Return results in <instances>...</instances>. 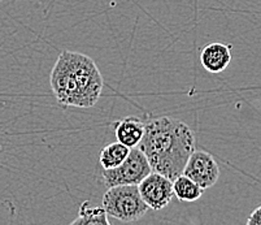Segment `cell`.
<instances>
[{
  "mask_svg": "<svg viewBox=\"0 0 261 225\" xmlns=\"http://www.w3.org/2000/svg\"><path fill=\"white\" fill-rule=\"evenodd\" d=\"M2 2H4V0H0V3H2Z\"/></svg>",
  "mask_w": 261,
  "mask_h": 225,
  "instance_id": "obj_13",
  "label": "cell"
},
{
  "mask_svg": "<svg viewBox=\"0 0 261 225\" xmlns=\"http://www.w3.org/2000/svg\"><path fill=\"white\" fill-rule=\"evenodd\" d=\"M72 225H109L108 215L103 206H91V202L85 201L81 203L78 216L73 220Z\"/></svg>",
  "mask_w": 261,
  "mask_h": 225,
  "instance_id": "obj_10",
  "label": "cell"
},
{
  "mask_svg": "<svg viewBox=\"0 0 261 225\" xmlns=\"http://www.w3.org/2000/svg\"><path fill=\"white\" fill-rule=\"evenodd\" d=\"M247 225H261V206L252 211V214L247 219Z\"/></svg>",
  "mask_w": 261,
  "mask_h": 225,
  "instance_id": "obj_12",
  "label": "cell"
},
{
  "mask_svg": "<svg viewBox=\"0 0 261 225\" xmlns=\"http://www.w3.org/2000/svg\"><path fill=\"white\" fill-rule=\"evenodd\" d=\"M113 127L117 141L130 148L138 146L144 133V122L133 116L118 120Z\"/></svg>",
  "mask_w": 261,
  "mask_h": 225,
  "instance_id": "obj_8",
  "label": "cell"
},
{
  "mask_svg": "<svg viewBox=\"0 0 261 225\" xmlns=\"http://www.w3.org/2000/svg\"><path fill=\"white\" fill-rule=\"evenodd\" d=\"M107 215L122 222L142 219L148 212V206L142 199L138 185H117L108 188L103 196Z\"/></svg>",
  "mask_w": 261,
  "mask_h": 225,
  "instance_id": "obj_3",
  "label": "cell"
},
{
  "mask_svg": "<svg viewBox=\"0 0 261 225\" xmlns=\"http://www.w3.org/2000/svg\"><path fill=\"white\" fill-rule=\"evenodd\" d=\"M149 172H152V168L146 155L137 146L130 148L127 158L120 165L103 169V182L107 188L117 185H138Z\"/></svg>",
  "mask_w": 261,
  "mask_h": 225,
  "instance_id": "obj_4",
  "label": "cell"
},
{
  "mask_svg": "<svg viewBox=\"0 0 261 225\" xmlns=\"http://www.w3.org/2000/svg\"><path fill=\"white\" fill-rule=\"evenodd\" d=\"M231 61V46L224 43L207 44L200 52V63L210 73H221Z\"/></svg>",
  "mask_w": 261,
  "mask_h": 225,
  "instance_id": "obj_7",
  "label": "cell"
},
{
  "mask_svg": "<svg viewBox=\"0 0 261 225\" xmlns=\"http://www.w3.org/2000/svg\"><path fill=\"white\" fill-rule=\"evenodd\" d=\"M139 193L149 210L160 211L173 199V181L159 172H149L138 184Z\"/></svg>",
  "mask_w": 261,
  "mask_h": 225,
  "instance_id": "obj_5",
  "label": "cell"
},
{
  "mask_svg": "<svg viewBox=\"0 0 261 225\" xmlns=\"http://www.w3.org/2000/svg\"><path fill=\"white\" fill-rule=\"evenodd\" d=\"M52 92L63 107L91 108L98 103L104 80L90 56L75 51H63L49 76Z\"/></svg>",
  "mask_w": 261,
  "mask_h": 225,
  "instance_id": "obj_2",
  "label": "cell"
},
{
  "mask_svg": "<svg viewBox=\"0 0 261 225\" xmlns=\"http://www.w3.org/2000/svg\"><path fill=\"white\" fill-rule=\"evenodd\" d=\"M129 153L130 147L118 141L112 142V143L107 144L106 147L100 151L99 163H100L103 169H111V168L120 165L127 158Z\"/></svg>",
  "mask_w": 261,
  "mask_h": 225,
  "instance_id": "obj_11",
  "label": "cell"
},
{
  "mask_svg": "<svg viewBox=\"0 0 261 225\" xmlns=\"http://www.w3.org/2000/svg\"><path fill=\"white\" fill-rule=\"evenodd\" d=\"M182 173L190 177L196 182L199 186L205 190L212 188L218 181L220 177V168L217 162L207 151H194L190 155Z\"/></svg>",
  "mask_w": 261,
  "mask_h": 225,
  "instance_id": "obj_6",
  "label": "cell"
},
{
  "mask_svg": "<svg viewBox=\"0 0 261 225\" xmlns=\"http://www.w3.org/2000/svg\"><path fill=\"white\" fill-rule=\"evenodd\" d=\"M173 193L181 202L191 203L198 201L203 195L204 189L199 186L194 180L182 173L173 180Z\"/></svg>",
  "mask_w": 261,
  "mask_h": 225,
  "instance_id": "obj_9",
  "label": "cell"
},
{
  "mask_svg": "<svg viewBox=\"0 0 261 225\" xmlns=\"http://www.w3.org/2000/svg\"><path fill=\"white\" fill-rule=\"evenodd\" d=\"M138 147L152 170L173 181L182 174L190 155L195 151V134L178 118H152L144 124Z\"/></svg>",
  "mask_w": 261,
  "mask_h": 225,
  "instance_id": "obj_1",
  "label": "cell"
}]
</instances>
